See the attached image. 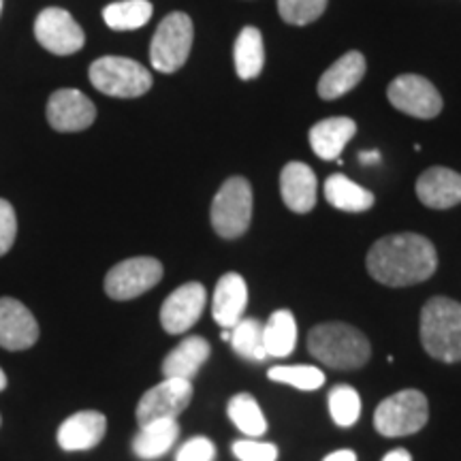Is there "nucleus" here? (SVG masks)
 Returning a JSON list of instances; mask_svg holds the SVG:
<instances>
[{"instance_id":"40","label":"nucleus","mask_w":461,"mask_h":461,"mask_svg":"<svg viewBox=\"0 0 461 461\" xmlns=\"http://www.w3.org/2000/svg\"><path fill=\"white\" fill-rule=\"evenodd\" d=\"M0 14H3V0H0Z\"/></svg>"},{"instance_id":"17","label":"nucleus","mask_w":461,"mask_h":461,"mask_svg":"<svg viewBox=\"0 0 461 461\" xmlns=\"http://www.w3.org/2000/svg\"><path fill=\"white\" fill-rule=\"evenodd\" d=\"M248 305V285L240 274H224L214 288L212 314L222 330H233L244 319Z\"/></svg>"},{"instance_id":"31","label":"nucleus","mask_w":461,"mask_h":461,"mask_svg":"<svg viewBox=\"0 0 461 461\" xmlns=\"http://www.w3.org/2000/svg\"><path fill=\"white\" fill-rule=\"evenodd\" d=\"M327 9V0H278L282 20L293 26H305L316 22Z\"/></svg>"},{"instance_id":"28","label":"nucleus","mask_w":461,"mask_h":461,"mask_svg":"<svg viewBox=\"0 0 461 461\" xmlns=\"http://www.w3.org/2000/svg\"><path fill=\"white\" fill-rule=\"evenodd\" d=\"M230 346L240 357L250 361H265L267 353H265L263 344V325L257 319H241L238 325L230 330Z\"/></svg>"},{"instance_id":"12","label":"nucleus","mask_w":461,"mask_h":461,"mask_svg":"<svg viewBox=\"0 0 461 461\" xmlns=\"http://www.w3.org/2000/svg\"><path fill=\"white\" fill-rule=\"evenodd\" d=\"M205 302V286L199 285V282H186V285L176 288L163 302V308H160V325L171 336L188 331L201 319V314H203Z\"/></svg>"},{"instance_id":"35","label":"nucleus","mask_w":461,"mask_h":461,"mask_svg":"<svg viewBox=\"0 0 461 461\" xmlns=\"http://www.w3.org/2000/svg\"><path fill=\"white\" fill-rule=\"evenodd\" d=\"M322 461H357V455H355V451H350V448H342V451L327 455Z\"/></svg>"},{"instance_id":"18","label":"nucleus","mask_w":461,"mask_h":461,"mask_svg":"<svg viewBox=\"0 0 461 461\" xmlns=\"http://www.w3.org/2000/svg\"><path fill=\"white\" fill-rule=\"evenodd\" d=\"M316 176L305 163H288L280 176L282 201L291 212L308 214L316 205Z\"/></svg>"},{"instance_id":"7","label":"nucleus","mask_w":461,"mask_h":461,"mask_svg":"<svg viewBox=\"0 0 461 461\" xmlns=\"http://www.w3.org/2000/svg\"><path fill=\"white\" fill-rule=\"evenodd\" d=\"M193 20L182 11L169 14L160 22L149 45V62L160 73H176L188 60L193 48Z\"/></svg>"},{"instance_id":"13","label":"nucleus","mask_w":461,"mask_h":461,"mask_svg":"<svg viewBox=\"0 0 461 461\" xmlns=\"http://www.w3.org/2000/svg\"><path fill=\"white\" fill-rule=\"evenodd\" d=\"M96 107L84 92L56 90L48 101V122L58 132H79L95 124Z\"/></svg>"},{"instance_id":"25","label":"nucleus","mask_w":461,"mask_h":461,"mask_svg":"<svg viewBox=\"0 0 461 461\" xmlns=\"http://www.w3.org/2000/svg\"><path fill=\"white\" fill-rule=\"evenodd\" d=\"M235 71L240 79H255L261 75L265 65V50H263V34L255 26H246L238 34L235 41Z\"/></svg>"},{"instance_id":"8","label":"nucleus","mask_w":461,"mask_h":461,"mask_svg":"<svg viewBox=\"0 0 461 461\" xmlns=\"http://www.w3.org/2000/svg\"><path fill=\"white\" fill-rule=\"evenodd\" d=\"M163 280V263L152 257H132L118 263L105 276V293L115 302H129Z\"/></svg>"},{"instance_id":"38","label":"nucleus","mask_w":461,"mask_h":461,"mask_svg":"<svg viewBox=\"0 0 461 461\" xmlns=\"http://www.w3.org/2000/svg\"><path fill=\"white\" fill-rule=\"evenodd\" d=\"M7 389V374H5L3 367H0V391Z\"/></svg>"},{"instance_id":"2","label":"nucleus","mask_w":461,"mask_h":461,"mask_svg":"<svg viewBox=\"0 0 461 461\" xmlns=\"http://www.w3.org/2000/svg\"><path fill=\"white\" fill-rule=\"evenodd\" d=\"M308 353L333 370H359L370 361L367 338L346 322H321L308 333Z\"/></svg>"},{"instance_id":"15","label":"nucleus","mask_w":461,"mask_h":461,"mask_svg":"<svg viewBox=\"0 0 461 461\" xmlns=\"http://www.w3.org/2000/svg\"><path fill=\"white\" fill-rule=\"evenodd\" d=\"M107 434V417L99 411H79L62 420L58 428V445L62 451H90Z\"/></svg>"},{"instance_id":"37","label":"nucleus","mask_w":461,"mask_h":461,"mask_svg":"<svg viewBox=\"0 0 461 461\" xmlns=\"http://www.w3.org/2000/svg\"><path fill=\"white\" fill-rule=\"evenodd\" d=\"M359 158H361V163H363V165H374V163H380V152H376V149H370V152H363Z\"/></svg>"},{"instance_id":"19","label":"nucleus","mask_w":461,"mask_h":461,"mask_svg":"<svg viewBox=\"0 0 461 461\" xmlns=\"http://www.w3.org/2000/svg\"><path fill=\"white\" fill-rule=\"evenodd\" d=\"M366 75V58L361 51H348L322 73L319 82V96L333 101L350 92Z\"/></svg>"},{"instance_id":"41","label":"nucleus","mask_w":461,"mask_h":461,"mask_svg":"<svg viewBox=\"0 0 461 461\" xmlns=\"http://www.w3.org/2000/svg\"><path fill=\"white\" fill-rule=\"evenodd\" d=\"M0 425H3V417H0Z\"/></svg>"},{"instance_id":"6","label":"nucleus","mask_w":461,"mask_h":461,"mask_svg":"<svg viewBox=\"0 0 461 461\" xmlns=\"http://www.w3.org/2000/svg\"><path fill=\"white\" fill-rule=\"evenodd\" d=\"M212 227L221 238H241L252 221V186L246 177H229L212 203Z\"/></svg>"},{"instance_id":"14","label":"nucleus","mask_w":461,"mask_h":461,"mask_svg":"<svg viewBox=\"0 0 461 461\" xmlns=\"http://www.w3.org/2000/svg\"><path fill=\"white\" fill-rule=\"evenodd\" d=\"M39 339V322L24 303L14 297L0 299V348L28 350Z\"/></svg>"},{"instance_id":"33","label":"nucleus","mask_w":461,"mask_h":461,"mask_svg":"<svg viewBox=\"0 0 461 461\" xmlns=\"http://www.w3.org/2000/svg\"><path fill=\"white\" fill-rule=\"evenodd\" d=\"M216 457V445L205 436L190 438L184 442L180 451L176 455V461H214Z\"/></svg>"},{"instance_id":"10","label":"nucleus","mask_w":461,"mask_h":461,"mask_svg":"<svg viewBox=\"0 0 461 461\" xmlns=\"http://www.w3.org/2000/svg\"><path fill=\"white\" fill-rule=\"evenodd\" d=\"M391 105L419 120H431L442 112V96L429 79L420 75H400L389 84Z\"/></svg>"},{"instance_id":"32","label":"nucleus","mask_w":461,"mask_h":461,"mask_svg":"<svg viewBox=\"0 0 461 461\" xmlns=\"http://www.w3.org/2000/svg\"><path fill=\"white\" fill-rule=\"evenodd\" d=\"M233 453L240 461H276L278 447L263 440H235Z\"/></svg>"},{"instance_id":"26","label":"nucleus","mask_w":461,"mask_h":461,"mask_svg":"<svg viewBox=\"0 0 461 461\" xmlns=\"http://www.w3.org/2000/svg\"><path fill=\"white\" fill-rule=\"evenodd\" d=\"M227 414L235 428L248 438H258L267 431V420H265L261 406L250 393H238L230 397Z\"/></svg>"},{"instance_id":"36","label":"nucleus","mask_w":461,"mask_h":461,"mask_svg":"<svg viewBox=\"0 0 461 461\" xmlns=\"http://www.w3.org/2000/svg\"><path fill=\"white\" fill-rule=\"evenodd\" d=\"M383 461H412V455L406 448H395V451L384 455Z\"/></svg>"},{"instance_id":"34","label":"nucleus","mask_w":461,"mask_h":461,"mask_svg":"<svg viewBox=\"0 0 461 461\" xmlns=\"http://www.w3.org/2000/svg\"><path fill=\"white\" fill-rule=\"evenodd\" d=\"M17 238V216L7 199H0V257H5Z\"/></svg>"},{"instance_id":"24","label":"nucleus","mask_w":461,"mask_h":461,"mask_svg":"<svg viewBox=\"0 0 461 461\" xmlns=\"http://www.w3.org/2000/svg\"><path fill=\"white\" fill-rule=\"evenodd\" d=\"M263 344L267 357H288L297 346V321L288 310H278L263 325Z\"/></svg>"},{"instance_id":"16","label":"nucleus","mask_w":461,"mask_h":461,"mask_svg":"<svg viewBox=\"0 0 461 461\" xmlns=\"http://www.w3.org/2000/svg\"><path fill=\"white\" fill-rule=\"evenodd\" d=\"M420 203L431 210H448L461 203V176L447 167H429L417 182Z\"/></svg>"},{"instance_id":"11","label":"nucleus","mask_w":461,"mask_h":461,"mask_svg":"<svg viewBox=\"0 0 461 461\" xmlns=\"http://www.w3.org/2000/svg\"><path fill=\"white\" fill-rule=\"evenodd\" d=\"M34 37L43 50L56 56H71L86 43L82 26L73 20L68 11L60 7L43 9L34 22Z\"/></svg>"},{"instance_id":"23","label":"nucleus","mask_w":461,"mask_h":461,"mask_svg":"<svg viewBox=\"0 0 461 461\" xmlns=\"http://www.w3.org/2000/svg\"><path fill=\"white\" fill-rule=\"evenodd\" d=\"M325 199L342 212H367L374 205V194L342 173H333L325 182Z\"/></svg>"},{"instance_id":"22","label":"nucleus","mask_w":461,"mask_h":461,"mask_svg":"<svg viewBox=\"0 0 461 461\" xmlns=\"http://www.w3.org/2000/svg\"><path fill=\"white\" fill-rule=\"evenodd\" d=\"M357 124L350 118H327L310 129V146L322 160H336L346 143L353 140Z\"/></svg>"},{"instance_id":"1","label":"nucleus","mask_w":461,"mask_h":461,"mask_svg":"<svg viewBox=\"0 0 461 461\" xmlns=\"http://www.w3.org/2000/svg\"><path fill=\"white\" fill-rule=\"evenodd\" d=\"M367 272L384 286H412L429 280L438 269L436 248L417 233H397L378 240L367 252Z\"/></svg>"},{"instance_id":"27","label":"nucleus","mask_w":461,"mask_h":461,"mask_svg":"<svg viewBox=\"0 0 461 461\" xmlns=\"http://www.w3.org/2000/svg\"><path fill=\"white\" fill-rule=\"evenodd\" d=\"M152 3L148 0H122L103 9V20L112 31H137L146 26L152 17Z\"/></svg>"},{"instance_id":"29","label":"nucleus","mask_w":461,"mask_h":461,"mask_svg":"<svg viewBox=\"0 0 461 461\" xmlns=\"http://www.w3.org/2000/svg\"><path fill=\"white\" fill-rule=\"evenodd\" d=\"M330 414L338 428H353L361 417V397L350 384H338L330 391Z\"/></svg>"},{"instance_id":"4","label":"nucleus","mask_w":461,"mask_h":461,"mask_svg":"<svg viewBox=\"0 0 461 461\" xmlns=\"http://www.w3.org/2000/svg\"><path fill=\"white\" fill-rule=\"evenodd\" d=\"M90 82L96 90L115 99H137L152 88V73L137 60L103 56L90 65Z\"/></svg>"},{"instance_id":"5","label":"nucleus","mask_w":461,"mask_h":461,"mask_svg":"<svg viewBox=\"0 0 461 461\" xmlns=\"http://www.w3.org/2000/svg\"><path fill=\"white\" fill-rule=\"evenodd\" d=\"M429 419V402L417 389H403L378 403L374 428L380 436H412L425 428Z\"/></svg>"},{"instance_id":"39","label":"nucleus","mask_w":461,"mask_h":461,"mask_svg":"<svg viewBox=\"0 0 461 461\" xmlns=\"http://www.w3.org/2000/svg\"><path fill=\"white\" fill-rule=\"evenodd\" d=\"M221 338L224 339V342H227V339H230V330H222V333H221Z\"/></svg>"},{"instance_id":"21","label":"nucleus","mask_w":461,"mask_h":461,"mask_svg":"<svg viewBox=\"0 0 461 461\" xmlns=\"http://www.w3.org/2000/svg\"><path fill=\"white\" fill-rule=\"evenodd\" d=\"M177 436H180L177 419L152 420V423L141 425V429L132 438V453L143 461L158 459L171 451Z\"/></svg>"},{"instance_id":"3","label":"nucleus","mask_w":461,"mask_h":461,"mask_svg":"<svg viewBox=\"0 0 461 461\" xmlns=\"http://www.w3.org/2000/svg\"><path fill=\"white\" fill-rule=\"evenodd\" d=\"M420 344L431 359L461 361V303L431 297L420 310Z\"/></svg>"},{"instance_id":"9","label":"nucleus","mask_w":461,"mask_h":461,"mask_svg":"<svg viewBox=\"0 0 461 461\" xmlns=\"http://www.w3.org/2000/svg\"><path fill=\"white\" fill-rule=\"evenodd\" d=\"M193 383L182 378H165L157 387H152L143 393V397L137 403V423L148 425L152 420L160 419H177L186 411L188 403L193 402Z\"/></svg>"},{"instance_id":"30","label":"nucleus","mask_w":461,"mask_h":461,"mask_svg":"<svg viewBox=\"0 0 461 461\" xmlns=\"http://www.w3.org/2000/svg\"><path fill=\"white\" fill-rule=\"evenodd\" d=\"M267 378L299 391H316L325 384V374L314 366H276L267 372Z\"/></svg>"},{"instance_id":"20","label":"nucleus","mask_w":461,"mask_h":461,"mask_svg":"<svg viewBox=\"0 0 461 461\" xmlns=\"http://www.w3.org/2000/svg\"><path fill=\"white\" fill-rule=\"evenodd\" d=\"M212 346L205 338L190 336L182 339L163 361V374L165 378H182L190 380L197 376L203 363L210 359Z\"/></svg>"}]
</instances>
